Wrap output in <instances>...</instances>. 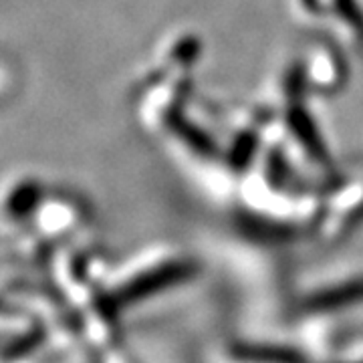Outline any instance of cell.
<instances>
[{"mask_svg": "<svg viewBox=\"0 0 363 363\" xmlns=\"http://www.w3.org/2000/svg\"><path fill=\"white\" fill-rule=\"evenodd\" d=\"M238 359L250 363H305L297 351L285 350V347H267V345H242L234 351Z\"/></svg>", "mask_w": 363, "mask_h": 363, "instance_id": "3", "label": "cell"}, {"mask_svg": "<svg viewBox=\"0 0 363 363\" xmlns=\"http://www.w3.org/2000/svg\"><path fill=\"white\" fill-rule=\"evenodd\" d=\"M172 125H174V130L176 133H180L182 140L184 142H188L192 147H196L200 154H204V156H212L214 152H216V147H214V143L210 142V138H206L204 133H200V131L192 128V125H188L184 119H174L172 121Z\"/></svg>", "mask_w": 363, "mask_h": 363, "instance_id": "5", "label": "cell"}, {"mask_svg": "<svg viewBox=\"0 0 363 363\" xmlns=\"http://www.w3.org/2000/svg\"><path fill=\"white\" fill-rule=\"evenodd\" d=\"M293 130L297 131L301 143L311 152L313 156L325 157V145L321 143V140H319V135H317V131L313 128L309 117L303 116V113H295V116H293Z\"/></svg>", "mask_w": 363, "mask_h": 363, "instance_id": "4", "label": "cell"}, {"mask_svg": "<svg viewBox=\"0 0 363 363\" xmlns=\"http://www.w3.org/2000/svg\"><path fill=\"white\" fill-rule=\"evenodd\" d=\"M362 301L363 279H357V281H350V283H343V285L331 286V289L315 293V295L309 297L305 307L313 313L335 311V309H343V307H350V305L362 303Z\"/></svg>", "mask_w": 363, "mask_h": 363, "instance_id": "2", "label": "cell"}, {"mask_svg": "<svg viewBox=\"0 0 363 363\" xmlns=\"http://www.w3.org/2000/svg\"><path fill=\"white\" fill-rule=\"evenodd\" d=\"M37 202V190L35 188H23L14 194L13 202H11V210L14 214H25Z\"/></svg>", "mask_w": 363, "mask_h": 363, "instance_id": "6", "label": "cell"}, {"mask_svg": "<svg viewBox=\"0 0 363 363\" xmlns=\"http://www.w3.org/2000/svg\"><path fill=\"white\" fill-rule=\"evenodd\" d=\"M196 272V267L192 262H184V260H174L166 262L162 267H156L152 271H145L138 274L135 279L128 281L125 285H121L116 293L111 295V301L117 307H125L133 305L142 298L150 297L154 293L166 291L169 286L180 285L184 281L192 279Z\"/></svg>", "mask_w": 363, "mask_h": 363, "instance_id": "1", "label": "cell"}]
</instances>
